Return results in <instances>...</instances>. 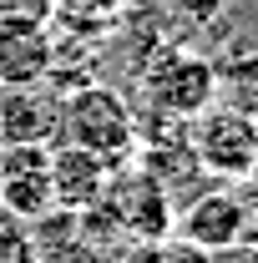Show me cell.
Returning a JSON list of instances; mask_svg holds the SVG:
<instances>
[{
	"mask_svg": "<svg viewBox=\"0 0 258 263\" xmlns=\"http://www.w3.org/2000/svg\"><path fill=\"white\" fill-rule=\"evenodd\" d=\"M218 61L193 46L162 41L137 61V111H157L172 122H193L218 101Z\"/></svg>",
	"mask_w": 258,
	"mask_h": 263,
	"instance_id": "cell-1",
	"label": "cell"
},
{
	"mask_svg": "<svg viewBox=\"0 0 258 263\" xmlns=\"http://www.w3.org/2000/svg\"><path fill=\"white\" fill-rule=\"evenodd\" d=\"M56 142H71V147H86L97 152L101 162L112 167H127L137 157V111L132 101L106 86V81H81L61 91V117H56Z\"/></svg>",
	"mask_w": 258,
	"mask_h": 263,
	"instance_id": "cell-2",
	"label": "cell"
},
{
	"mask_svg": "<svg viewBox=\"0 0 258 263\" xmlns=\"http://www.w3.org/2000/svg\"><path fill=\"white\" fill-rule=\"evenodd\" d=\"M188 147L197 157L202 177H218V182H243L258 162V122L248 106H228L213 101L202 117L188 122Z\"/></svg>",
	"mask_w": 258,
	"mask_h": 263,
	"instance_id": "cell-3",
	"label": "cell"
},
{
	"mask_svg": "<svg viewBox=\"0 0 258 263\" xmlns=\"http://www.w3.org/2000/svg\"><path fill=\"white\" fill-rule=\"evenodd\" d=\"M106 213L117 218V228L122 238L132 243H162V238H172V223H177V208H172V187L157 182L147 167H117L112 177H106Z\"/></svg>",
	"mask_w": 258,
	"mask_h": 263,
	"instance_id": "cell-4",
	"label": "cell"
},
{
	"mask_svg": "<svg viewBox=\"0 0 258 263\" xmlns=\"http://www.w3.org/2000/svg\"><path fill=\"white\" fill-rule=\"evenodd\" d=\"M0 208L21 223H35L41 213L56 208V197H51V147H35V142L0 147Z\"/></svg>",
	"mask_w": 258,
	"mask_h": 263,
	"instance_id": "cell-5",
	"label": "cell"
},
{
	"mask_svg": "<svg viewBox=\"0 0 258 263\" xmlns=\"http://www.w3.org/2000/svg\"><path fill=\"white\" fill-rule=\"evenodd\" d=\"M248 197L233 193V187H208V193H197L182 213H177V223H172V233L177 238H188V243H197V248H208V253H233V243H238V233H243V223H248Z\"/></svg>",
	"mask_w": 258,
	"mask_h": 263,
	"instance_id": "cell-6",
	"label": "cell"
},
{
	"mask_svg": "<svg viewBox=\"0 0 258 263\" xmlns=\"http://www.w3.org/2000/svg\"><path fill=\"white\" fill-rule=\"evenodd\" d=\"M56 117H61V91H51L46 81L0 86V147H15V142L51 147L56 142Z\"/></svg>",
	"mask_w": 258,
	"mask_h": 263,
	"instance_id": "cell-7",
	"label": "cell"
},
{
	"mask_svg": "<svg viewBox=\"0 0 258 263\" xmlns=\"http://www.w3.org/2000/svg\"><path fill=\"white\" fill-rule=\"evenodd\" d=\"M56 66V35L35 21L0 15V86H35Z\"/></svg>",
	"mask_w": 258,
	"mask_h": 263,
	"instance_id": "cell-8",
	"label": "cell"
},
{
	"mask_svg": "<svg viewBox=\"0 0 258 263\" xmlns=\"http://www.w3.org/2000/svg\"><path fill=\"white\" fill-rule=\"evenodd\" d=\"M106 177H112V167L101 162L97 152L71 147V142H51V197H56V208L81 213V208L101 202Z\"/></svg>",
	"mask_w": 258,
	"mask_h": 263,
	"instance_id": "cell-9",
	"label": "cell"
},
{
	"mask_svg": "<svg viewBox=\"0 0 258 263\" xmlns=\"http://www.w3.org/2000/svg\"><path fill=\"white\" fill-rule=\"evenodd\" d=\"M122 10H127V0H56L51 21H61L56 26L61 35H86L97 26H106L112 15H122Z\"/></svg>",
	"mask_w": 258,
	"mask_h": 263,
	"instance_id": "cell-10",
	"label": "cell"
},
{
	"mask_svg": "<svg viewBox=\"0 0 258 263\" xmlns=\"http://www.w3.org/2000/svg\"><path fill=\"white\" fill-rule=\"evenodd\" d=\"M0 263H41L35 238H31V223L10 218L5 208H0Z\"/></svg>",
	"mask_w": 258,
	"mask_h": 263,
	"instance_id": "cell-11",
	"label": "cell"
},
{
	"mask_svg": "<svg viewBox=\"0 0 258 263\" xmlns=\"http://www.w3.org/2000/svg\"><path fill=\"white\" fill-rule=\"evenodd\" d=\"M0 15H10V21H35V26H51V15H56V0H0Z\"/></svg>",
	"mask_w": 258,
	"mask_h": 263,
	"instance_id": "cell-12",
	"label": "cell"
},
{
	"mask_svg": "<svg viewBox=\"0 0 258 263\" xmlns=\"http://www.w3.org/2000/svg\"><path fill=\"white\" fill-rule=\"evenodd\" d=\"M167 10L177 21H188V26H208V21L223 15V0H167Z\"/></svg>",
	"mask_w": 258,
	"mask_h": 263,
	"instance_id": "cell-13",
	"label": "cell"
},
{
	"mask_svg": "<svg viewBox=\"0 0 258 263\" xmlns=\"http://www.w3.org/2000/svg\"><path fill=\"white\" fill-rule=\"evenodd\" d=\"M162 263H218V253H208V248L172 233V238H162Z\"/></svg>",
	"mask_w": 258,
	"mask_h": 263,
	"instance_id": "cell-14",
	"label": "cell"
},
{
	"mask_svg": "<svg viewBox=\"0 0 258 263\" xmlns=\"http://www.w3.org/2000/svg\"><path fill=\"white\" fill-rule=\"evenodd\" d=\"M112 263H162V243H122L117 253H112Z\"/></svg>",
	"mask_w": 258,
	"mask_h": 263,
	"instance_id": "cell-15",
	"label": "cell"
},
{
	"mask_svg": "<svg viewBox=\"0 0 258 263\" xmlns=\"http://www.w3.org/2000/svg\"><path fill=\"white\" fill-rule=\"evenodd\" d=\"M233 253H238L243 263H258V213H248V223H243V233H238Z\"/></svg>",
	"mask_w": 258,
	"mask_h": 263,
	"instance_id": "cell-16",
	"label": "cell"
}]
</instances>
